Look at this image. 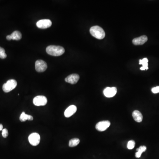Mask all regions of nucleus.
I'll return each instance as SVG.
<instances>
[{
	"instance_id": "obj_11",
	"label": "nucleus",
	"mask_w": 159,
	"mask_h": 159,
	"mask_svg": "<svg viewBox=\"0 0 159 159\" xmlns=\"http://www.w3.org/2000/svg\"><path fill=\"white\" fill-rule=\"evenodd\" d=\"M147 40V37L146 35H142L140 37L134 38L132 40V43L135 45H141L145 43Z\"/></svg>"
},
{
	"instance_id": "obj_8",
	"label": "nucleus",
	"mask_w": 159,
	"mask_h": 159,
	"mask_svg": "<svg viewBox=\"0 0 159 159\" xmlns=\"http://www.w3.org/2000/svg\"><path fill=\"white\" fill-rule=\"evenodd\" d=\"M110 121H101L97 123L95 125V128L99 131H104L110 126Z\"/></svg>"
},
{
	"instance_id": "obj_21",
	"label": "nucleus",
	"mask_w": 159,
	"mask_h": 159,
	"mask_svg": "<svg viewBox=\"0 0 159 159\" xmlns=\"http://www.w3.org/2000/svg\"><path fill=\"white\" fill-rule=\"evenodd\" d=\"M2 132V135L3 138H6L8 137L9 135V132H8V130L6 129H3Z\"/></svg>"
},
{
	"instance_id": "obj_2",
	"label": "nucleus",
	"mask_w": 159,
	"mask_h": 159,
	"mask_svg": "<svg viewBox=\"0 0 159 159\" xmlns=\"http://www.w3.org/2000/svg\"><path fill=\"white\" fill-rule=\"evenodd\" d=\"M91 35L99 39H102L105 36V32L103 29L98 26H92L90 29Z\"/></svg>"
},
{
	"instance_id": "obj_14",
	"label": "nucleus",
	"mask_w": 159,
	"mask_h": 159,
	"mask_svg": "<svg viewBox=\"0 0 159 159\" xmlns=\"http://www.w3.org/2000/svg\"><path fill=\"white\" fill-rule=\"evenodd\" d=\"M132 117L136 122H140L143 119V116L141 113L138 110H134L132 114Z\"/></svg>"
},
{
	"instance_id": "obj_7",
	"label": "nucleus",
	"mask_w": 159,
	"mask_h": 159,
	"mask_svg": "<svg viewBox=\"0 0 159 159\" xmlns=\"http://www.w3.org/2000/svg\"><path fill=\"white\" fill-rule=\"evenodd\" d=\"M52 25L51 20L48 19H41L36 23L37 27L41 29H46L50 27Z\"/></svg>"
},
{
	"instance_id": "obj_15",
	"label": "nucleus",
	"mask_w": 159,
	"mask_h": 159,
	"mask_svg": "<svg viewBox=\"0 0 159 159\" xmlns=\"http://www.w3.org/2000/svg\"><path fill=\"white\" fill-rule=\"evenodd\" d=\"M19 120L22 122H25L26 120H29V121H32L33 120V117L32 116L26 115L24 112H23L20 115Z\"/></svg>"
},
{
	"instance_id": "obj_5",
	"label": "nucleus",
	"mask_w": 159,
	"mask_h": 159,
	"mask_svg": "<svg viewBox=\"0 0 159 159\" xmlns=\"http://www.w3.org/2000/svg\"><path fill=\"white\" fill-rule=\"evenodd\" d=\"M33 102L35 106H45L47 102V100L45 96L39 95L34 98Z\"/></svg>"
},
{
	"instance_id": "obj_20",
	"label": "nucleus",
	"mask_w": 159,
	"mask_h": 159,
	"mask_svg": "<svg viewBox=\"0 0 159 159\" xmlns=\"http://www.w3.org/2000/svg\"><path fill=\"white\" fill-rule=\"evenodd\" d=\"M135 142L134 140H130L128 141L127 144V148L129 149H132L135 146Z\"/></svg>"
},
{
	"instance_id": "obj_22",
	"label": "nucleus",
	"mask_w": 159,
	"mask_h": 159,
	"mask_svg": "<svg viewBox=\"0 0 159 159\" xmlns=\"http://www.w3.org/2000/svg\"><path fill=\"white\" fill-rule=\"evenodd\" d=\"M152 92L154 94L159 93V86H156L152 88Z\"/></svg>"
},
{
	"instance_id": "obj_13",
	"label": "nucleus",
	"mask_w": 159,
	"mask_h": 159,
	"mask_svg": "<svg viewBox=\"0 0 159 159\" xmlns=\"http://www.w3.org/2000/svg\"><path fill=\"white\" fill-rule=\"evenodd\" d=\"M22 38V34L19 31H16L11 33L10 35H7L6 39L8 40H19L21 39Z\"/></svg>"
},
{
	"instance_id": "obj_10",
	"label": "nucleus",
	"mask_w": 159,
	"mask_h": 159,
	"mask_svg": "<svg viewBox=\"0 0 159 159\" xmlns=\"http://www.w3.org/2000/svg\"><path fill=\"white\" fill-rule=\"evenodd\" d=\"M80 79V76L77 74H72L69 75L65 78V81L69 84H76L78 81Z\"/></svg>"
},
{
	"instance_id": "obj_16",
	"label": "nucleus",
	"mask_w": 159,
	"mask_h": 159,
	"mask_svg": "<svg viewBox=\"0 0 159 159\" xmlns=\"http://www.w3.org/2000/svg\"><path fill=\"white\" fill-rule=\"evenodd\" d=\"M139 64H142V66L140 68L141 70H145L148 69V60L147 58H144L139 60Z\"/></svg>"
},
{
	"instance_id": "obj_3",
	"label": "nucleus",
	"mask_w": 159,
	"mask_h": 159,
	"mask_svg": "<svg viewBox=\"0 0 159 159\" xmlns=\"http://www.w3.org/2000/svg\"><path fill=\"white\" fill-rule=\"evenodd\" d=\"M17 85V83L15 80H9L3 85V90L5 92H9L14 89L16 87Z\"/></svg>"
},
{
	"instance_id": "obj_1",
	"label": "nucleus",
	"mask_w": 159,
	"mask_h": 159,
	"mask_svg": "<svg viewBox=\"0 0 159 159\" xmlns=\"http://www.w3.org/2000/svg\"><path fill=\"white\" fill-rule=\"evenodd\" d=\"M46 52L50 55L59 56L64 53V49L61 46L50 45L47 47Z\"/></svg>"
},
{
	"instance_id": "obj_6",
	"label": "nucleus",
	"mask_w": 159,
	"mask_h": 159,
	"mask_svg": "<svg viewBox=\"0 0 159 159\" xmlns=\"http://www.w3.org/2000/svg\"><path fill=\"white\" fill-rule=\"evenodd\" d=\"M35 69L38 72H43L47 68V63L43 60H38L35 62Z\"/></svg>"
},
{
	"instance_id": "obj_23",
	"label": "nucleus",
	"mask_w": 159,
	"mask_h": 159,
	"mask_svg": "<svg viewBox=\"0 0 159 159\" xmlns=\"http://www.w3.org/2000/svg\"><path fill=\"white\" fill-rule=\"evenodd\" d=\"M3 128V126L1 124H0V131L2 130Z\"/></svg>"
},
{
	"instance_id": "obj_18",
	"label": "nucleus",
	"mask_w": 159,
	"mask_h": 159,
	"mask_svg": "<svg viewBox=\"0 0 159 159\" xmlns=\"http://www.w3.org/2000/svg\"><path fill=\"white\" fill-rule=\"evenodd\" d=\"M80 143V140L77 138L72 139L69 142V146L70 147H74Z\"/></svg>"
},
{
	"instance_id": "obj_9",
	"label": "nucleus",
	"mask_w": 159,
	"mask_h": 159,
	"mask_svg": "<svg viewBox=\"0 0 159 159\" xmlns=\"http://www.w3.org/2000/svg\"><path fill=\"white\" fill-rule=\"evenodd\" d=\"M117 92L116 87H107L103 90V94L106 97L111 98L114 97Z\"/></svg>"
},
{
	"instance_id": "obj_17",
	"label": "nucleus",
	"mask_w": 159,
	"mask_h": 159,
	"mask_svg": "<svg viewBox=\"0 0 159 159\" xmlns=\"http://www.w3.org/2000/svg\"><path fill=\"white\" fill-rule=\"evenodd\" d=\"M146 149V147L145 146H140L139 148H137V152L135 153L136 158H140L141 156V154L143 152H145Z\"/></svg>"
},
{
	"instance_id": "obj_4",
	"label": "nucleus",
	"mask_w": 159,
	"mask_h": 159,
	"mask_svg": "<svg viewBox=\"0 0 159 159\" xmlns=\"http://www.w3.org/2000/svg\"><path fill=\"white\" fill-rule=\"evenodd\" d=\"M28 140L31 145L33 146H36L39 145L40 141L39 134L36 132H33L29 135Z\"/></svg>"
},
{
	"instance_id": "obj_12",
	"label": "nucleus",
	"mask_w": 159,
	"mask_h": 159,
	"mask_svg": "<svg viewBox=\"0 0 159 159\" xmlns=\"http://www.w3.org/2000/svg\"><path fill=\"white\" fill-rule=\"evenodd\" d=\"M77 107L75 105H71L68 107L64 111V115L65 117H69L76 113Z\"/></svg>"
},
{
	"instance_id": "obj_19",
	"label": "nucleus",
	"mask_w": 159,
	"mask_h": 159,
	"mask_svg": "<svg viewBox=\"0 0 159 159\" xmlns=\"http://www.w3.org/2000/svg\"><path fill=\"white\" fill-rule=\"evenodd\" d=\"M7 57V54L5 53L4 49L0 47V58L4 59Z\"/></svg>"
}]
</instances>
